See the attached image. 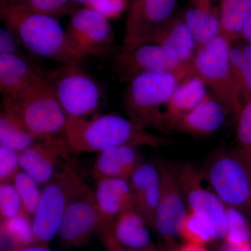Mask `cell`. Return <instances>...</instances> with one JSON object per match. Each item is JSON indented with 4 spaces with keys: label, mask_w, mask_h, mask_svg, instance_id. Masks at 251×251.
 <instances>
[{
    "label": "cell",
    "mask_w": 251,
    "mask_h": 251,
    "mask_svg": "<svg viewBox=\"0 0 251 251\" xmlns=\"http://www.w3.org/2000/svg\"><path fill=\"white\" fill-rule=\"evenodd\" d=\"M205 84L199 77L192 76L178 84L167 103L166 115L168 128L172 123L201 103L206 97Z\"/></svg>",
    "instance_id": "23"
},
{
    "label": "cell",
    "mask_w": 251,
    "mask_h": 251,
    "mask_svg": "<svg viewBox=\"0 0 251 251\" xmlns=\"http://www.w3.org/2000/svg\"><path fill=\"white\" fill-rule=\"evenodd\" d=\"M9 251H51L48 248L44 246H36V247H28L25 248H14Z\"/></svg>",
    "instance_id": "41"
},
{
    "label": "cell",
    "mask_w": 251,
    "mask_h": 251,
    "mask_svg": "<svg viewBox=\"0 0 251 251\" xmlns=\"http://www.w3.org/2000/svg\"><path fill=\"white\" fill-rule=\"evenodd\" d=\"M1 234L14 248L31 247L36 242L33 220L23 211L19 215L1 221Z\"/></svg>",
    "instance_id": "27"
},
{
    "label": "cell",
    "mask_w": 251,
    "mask_h": 251,
    "mask_svg": "<svg viewBox=\"0 0 251 251\" xmlns=\"http://www.w3.org/2000/svg\"><path fill=\"white\" fill-rule=\"evenodd\" d=\"M78 176L75 170L64 163L60 171L45 185L33 218L36 243L41 246L47 245L59 233Z\"/></svg>",
    "instance_id": "7"
},
{
    "label": "cell",
    "mask_w": 251,
    "mask_h": 251,
    "mask_svg": "<svg viewBox=\"0 0 251 251\" xmlns=\"http://www.w3.org/2000/svg\"><path fill=\"white\" fill-rule=\"evenodd\" d=\"M242 38L251 45V15L243 29Z\"/></svg>",
    "instance_id": "40"
},
{
    "label": "cell",
    "mask_w": 251,
    "mask_h": 251,
    "mask_svg": "<svg viewBox=\"0 0 251 251\" xmlns=\"http://www.w3.org/2000/svg\"><path fill=\"white\" fill-rule=\"evenodd\" d=\"M128 4V0H95L91 9L103 14L108 19H115L121 16Z\"/></svg>",
    "instance_id": "37"
},
{
    "label": "cell",
    "mask_w": 251,
    "mask_h": 251,
    "mask_svg": "<svg viewBox=\"0 0 251 251\" xmlns=\"http://www.w3.org/2000/svg\"><path fill=\"white\" fill-rule=\"evenodd\" d=\"M13 182L21 197L25 212L33 220L42 193L39 184L23 170L18 173Z\"/></svg>",
    "instance_id": "31"
},
{
    "label": "cell",
    "mask_w": 251,
    "mask_h": 251,
    "mask_svg": "<svg viewBox=\"0 0 251 251\" xmlns=\"http://www.w3.org/2000/svg\"><path fill=\"white\" fill-rule=\"evenodd\" d=\"M131 251H159L156 249L152 244L151 245L148 246V247L144 248L143 249H140V250Z\"/></svg>",
    "instance_id": "46"
},
{
    "label": "cell",
    "mask_w": 251,
    "mask_h": 251,
    "mask_svg": "<svg viewBox=\"0 0 251 251\" xmlns=\"http://www.w3.org/2000/svg\"><path fill=\"white\" fill-rule=\"evenodd\" d=\"M206 179L226 206L251 210V170L237 153L221 152L206 166Z\"/></svg>",
    "instance_id": "6"
},
{
    "label": "cell",
    "mask_w": 251,
    "mask_h": 251,
    "mask_svg": "<svg viewBox=\"0 0 251 251\" xmlns=\"http://www.w3.org/2000/svg\"><path fill=\"white\" fill-rule=\"evenodd\" d=\"M179 237L185 242L206 246L214 240L212 232L205 220L188 209L179 231Z\"/></svg>",
    "instance_id": "30"
},
{
    "label": "cell",
    "mask_w": 251,
    "mask_h": 251,
    "mask_svg": "<svg viewBox=\"0 0 251 251\" xmlns=\"http://www.w3.org/2000/svg\"><path fill=\"white\" fill-rule=\"evenodd\" d=\"M44 138L31 134L13 117L1 110L0 114V145L20 153Z\"/></svg>",
    "instance_id": "26"
},
{
    "label": "cell",
    "mask_w": 251,
    "mask_h": 251,
    "mask_svg": "<svg viewBox=\"0 0 251 251\" xmlns=\"http://www.w3.org/2000/svg\"><path fill=\"white\" fill-rule=\"evenodd\" d=\"M1 110L39 138L58 136L67 125V114L47 77L22 97H3Z\"/></svg>",
    "instance_id": "3"
},
{
    "label": "cell",
    "mask_w": 251,
    "mask_h": 251,
    "mask_svg": "<svg viewBox=\"0 0 251 251\" xmlns=\"http://www.w3.org/2000/svg\"><path fill=\"white\" fill-rule=\"evenodd\" d=\"M251 15V0H222L221 32L232 42L242 38V31Z\"/></svg>",
    "instance_id": "25"
},
{
    "label": "cell",
    "mask_w": 251,
    "mask_h": 251,
    "mask_svg": "<svg viewBox=\"0 0 251 251\" xmlns=\"http://www.w3.org/2000/svg\"><path fill=\"white\" fill-rule=\"evenodd\" d=\"M243 59L235 74V82L239 88L244 105L251 100V45L247 44L241 46Z\"/></svg>",
    "instance_id": "34"
},
{
    "label": "cell",
    "mask_w": 251,
    "mask_h": 251,
    "mask_svg": "<svg viewBox=\"0 0 251 251\" xmlns=\"http://www.w3.org/2000/svg\"><path fill=\"white\" fill-rule=\"evenodd\" d=\"M227 207V231L225 244L237 247L251 246V227L244 213L234 207Z\"/></svg>",
    "instance_id": "28"
},
{
    "label": "cell",
    "mask_w": 251,
    "mask_h": 251,
    "mask_svg": "<svg viewBox=\"0 0 251 251\" xmlns=\"http://www.w3.org/2000/svg\"><path fill=\"white\" fill-rule=\"evenodd\" d=\"M226 110L221 103L206 94L196 108L172 123L171 129L193 136H204L216 131L224 124Z\"/></svg>",
    "instance_id": "19"
},
{
    "label": "cell",
    "mask_w": 251,
    "mask_h": 251,
    "mask_svg": "<svg viewBox=\"0 0 251 251\" xmlns=\"http://www.w3.org/2000/svg\"><path fill=\"white\" fill-rule=\"evenodd\" d=\"M47 77L30 59L0 54V92L3 97L20 98Z\"/></svg>",
    "instance_id": "16"
},
{
    "label": "cell",
    "mask_w": 251,
    "mask_h": 251,
    "mask_svg": "<svg viewBox=\"0 0 251 251\" xmlns=\"http://www.w3.org/2000/svg\"><path fill=\"white\" fill-rule=\"evenodd\" d=\"M184 21L198 49L206 46L221 34V21L211 9L205 10L194 6L186 11Z\"/></svg>",
    "instance_id": "24"
},
{
    "label": "cell",
    "mask_w": 251,
    "mask_h": 251,
    "mask_svg": "<svg viewBox=\"0 0 251 251\" xmlns=\"http://www.w3.org/2000/svg\"><path fill=\"white\" fill-rule=\"evenodd\" d=\"M213 0H195V6L202 9H210Z\"/></svg>",
    "instance_id": "42"
},
{
    "label": "cell",
    "mask_w": 251,
    "mask_h": 251,
    "mask_svg": "<svg viewBox=\"0 0 251 251\" xmlns=\"http://www.w3.org/2000/svg\"><path fill=\"white\" fill-rule=\"evenodd\" d=\"M21 169L19 153L0 145V182L11 183Z\"/></svg>",
    "instance_id": "35"
},
{
    "label": "cell",
    "mask_w": 251,
    "mask_h": 251,
    "mask_svg": "<svg viewBox=\"0 0 251 251\" xmlns=\"http://www.w3.org/2000/svg\"><path fill=\"white\" fill-rule=\"evenodd\" d=\"M250 168H251V167H250Z\"/></svg>",
    "instance_id": "48"
},
{
    "label": "cell",
    "mask_w": 251,
    "mask_h": 251,
    "mask_svg": "<svg viewBox=\"0 0 251 251\" xmlns=\"http://www.w3.org/2000/svg\"><path fill=\"white\" fill-rule=\"evenodd\" d=\"M78 5L74 0H23L14 6L55 18L56 16H72L78 9Z\"/></svg>",
    "instance_id": "29"
},
{
    "label": "cell",
    "mask_w": 251,
    "mask_h": 251,
    "mask_svg": "<svg viewBox=\"0 0 251 251\" xmlns=\"http://www.w3.org/2000/svg\"><path fill=\"white\" fill-rule=\"evenodd\" d=\"M67 32L87 55H103L115 41L108 18L97 10L84 7L71 16Z\"/></svg>",
    "instance_id": "13"
},
{
    "label": "cell",
    "mask_w": 251,
    "mask_h": 251,
    "mask_svg": "<svg viewBox=\"0 0 251 251\" xmlns=\"http://www.w3.org/2000/svg\"><path fill=\"white\" fill-rule=\"evenodd\" d=\"M158 168L161 175V193L153 229L171 244L175 237H179L188 209L175 172L164 164L158 165Z\"/></svg>",
    "instance_id": "14"
},
{
    "label": "cell",
    "mask_w": 251,
    "mask_h": 251,
    "mask_svg": "<svg viewBox=\"0 0 251 251\" xmlns=\"http://www.w3.org/2000/svg\"><path fill=\"white\" fill-rule=\"evenodd\" d=\"M149 226L135 209L120 214L111 224V229L117 242L130 251L140 250L151 245Z\"/></svg>",
    "instance_id": "22"
},
{
    "label": "cell",
    "mask_w": 251,
    "mask_h": 251,
    "mask_svg": "<svg viewBox=\"0 0 251 251\" xmlns=\"http://www.w3.org/2000/svg\"><path fill=\"white\" fill-rule=\"evenodd\" d=\"M95 196L104 224H112L122 213L135 209L134 196L128 180H99Z\"/></svg>",
    "instance_id": "20"
},
{
    "label": "cell",
    "mask_w": 251,
    "mask_h": 251,
    "mask_svg": "<svg viewBox=\"0 0 251 251\" xmlns=\"http://www.w3.org/2000/svg\"><path fill=\"white\" fill-rule=\"evenodd\" d=\"M237 153L251 167V100L244 105L238 115Z\"/></svg>",
    "instance_id": "32"
},
{
    "label": "cell",
    "mask_w": 251,
    "mask_h": 251,
    "mask_svg": "<svg viewBox=\"0 0 251 251\" xmlns=\"http://www.w3.org/2000/svg\"><path fill=\"white\" fill-rule=\"evenodd\" d=\"M64 138L71 150L79 152H100L122 145L158 148L170 143L130 119L115 114L100 115L92 120L68 116Z\"/></svg>",
    "instance_id": "2"
},
{
    "label": "cell",
    "mask_w": 251,
    "mask_h": 251,
    "mask_svg": "<svg viewBox=\"0 0 251 251\" xmlns=\"http://www.w3.org/2000/svg\"><path fill=\"white\" fill-rule=\"evenodd\" d=\"M107 251H131L120 245L112 234L111 224L104 225L99 230Z\"/></svg>",
    "instance_id": "38"
},
{
    "label": "cell",
    "mask_w": 251,
    "mask_h": 251,
    "mask_svg": "<svg viewBox=\"0 0 251 251\" xmlns=\"http://www.w3.org/2000/svg\"><path fill=\"white\" fill-rule=\"evenodd\" d=\"M189 210L205 220L214 239H224L227 231V207L213 192L203 187L202 176L193 166L185 164L175 173Z\"/></svg>",
    "instance_id": "11"
},
{
    "label": "cell",
    "mask_w": 251,
    "mask_h": 251,
    "mask_svg": "<svg viewBox=\"0 0 251 251\" xmlns=\"http://www.w3.org/2000/svg\"><path fill=\"white\" fill-rule=\"evenodd\" d=\"M5 27L31 54L66 65L82 67L87 55L75 44L56 18L14 5H0Z\"/></svg>",
    "instance_id": "1"
},
{
    "label": "cell",
    "mask_w": 251,
    "mask_h": 251,
    "mask_svg": "<svg viewBox=\"0 0 251 251\" xmlns=\"http://www.w3.org/2000/svg\"><path fill=\"white\" fill-rule=\"evenodd\" d=\"M177 0H130L122 49L146 44L171 18Z\"/></svg>",
    "instance_id": "12"
},
{
    "label": "cell",
    "mask_w": 251,
    "mask_h": 251,
    "mask_svg": "<svg viewBox=\"0 0 251 251\" xmlns=\"http://www.w3.org/2000/svg\"><path fill=\"white\" fill-rule=\"evenodd\" d=\"M249 251H251V247L250 249H249Z\"/></svg>",
    "instance_id": "47"
},
{
    "label": "cell",
    "mask_w": 251,
    "mask_h": 251,
    "mask_svg": "<svg viewBox=\"0 0 251 251\" xmlns=\"http://www.w3.org/2000/svg\"><path fill=\"white\" fill-rule=\"evenodd\" d=\"M178 84L176 77L168 73L143 72L135 75L128 82L125 96L130 120L146 129L170 133L161 107L168 103Z\"/></svg>",
    "instance_id": "4"
},
{
    "label": "cell",
    "mask_w": 251,
    "mask_h": 251,
    "mask_svg": "<svg viewBox=\"0 0 251 251\" xmlns=\"http://www.w3.org/2000/svg\"><path fill=\"white\" fill-rule=\"evenodd\" d=\"M47 78L68 116L85 117L98 108V83L80 67L62 64L47 74Z\"/></svg>",
    "instance_id": "9"
},
{
    "label": "cell",
    "mask_w": 251,
    "mask_h": 251,
    "mask_svg": "<svg viewBox=\"0 0 251 251\" xmlns=\"http://www.w3.org/2000/svg\"><path fill=\"white\" fill-rule=\"evenodd\" d=\"M128 181L134 196L135 210L143 216L149 227L154 229L161 193V175L158 166L143 162Z\"/></svg>",
    "instance_id": "17"
},
{
    "label": "cell",
    "mask_w": 251,
    "mask_h": 251,
    "mask_svg": "<svg viewBox=\"0 0 251 251\" xmlns=\"http://www.w3.org/2000/svg\"><path fill=\"white\" fill-rule=\"evenodd\" d=\"M230 44L221 34L200 48L193 61V71L194 76L199 77L211 89L226 111L238 117L244 105L236 90L231 72Z\"/></svg>",
    "instance_id": "5"
},
{
    "label": "cell",
    "mask_w": 251,
    "mask_h": 251,
    "mask_svg": "<svg viewBox=\"0 0 251 251\" xmlns=\"http://www.w3.org/2000/svg\"><path fill=\"white\" fill-rule=\"evenodd\" d=\"M24 211L21 197L11 183L0 184V218L1 221L11 219Z\"/></svg>",
    "instance_id": "33"
},
{
    "label": "cell",
    "mask_w": 251,
    "mask_h": 251,
    "mask_svg": "<svg viewBox=\"0 0 251 251\" xmlns=\"http://www.w3.org/2000/svg\"><path fill=\"white\" fill-rule=\"evenodd\" d=\"M143 163L137 148L122 145L112 147L99 152L92 169L94 179H129L135 170Z\"/></svg>",
    "instance_id": "18"
},
{
    "label": "cell",
    "mask_w": 251,
    "mask_h": 251,
    "mask_svg": "<svg viewBox=\"0 0 251 251\" xmlns=\"http://www.w3.org/2000/svg\"><path fill=\"white\" fill-rule=\"evenodd\" d=\"M114 72L122 82H128L143 72L168 73L179 83L194 76L193 64L181 62L171 49L151 44L121 49L115 57Z\"/></svg>",
    "instance_id": "8"
},
{
    "label": "cell",
    "mask_w": 251,
    "mask_h": 251,
    "mask_svg": "<svg viewBox=\"0 0 251 251\" xmlns=\"http://www.w3.org/2000/svg\"><path fill=\"white\" fill-rule=\"evenodd\" d=\"M77 4L82 5L84 7L91 8L95 0H74Z\"/></svg>",
    "instance_id": "44"
},
{
    "label": "cell",
    "mask_w": 251,
    "mask_h": 251,
    "mask_svg": "<svg viewBox=\"0 0 251 251\" xmlns=\"http://www.w3.org/2000/svg\"><path fill=\"white\" fill-rule=\"evenodd\" d=\"M103 225L95 191L79 176L59 231L62 244L69 248L80 247Z\"/></svg>",
    "instance_id": "10"
},
{
    "label": "cell",
    "mask_w": 251,
    "mask_h": 251,
    "mask_svg": "<svg viewBox=\"0 0 251 251\" xmlns=\"http://www.w3.org/2000/svg\"><path fill=\"white\" fill-rule=\"evenodd\" d=\"M71 151L65 138H44L19 153L20 166L38 184L46 185L57 173L59 162L69 159Z\"/></svg>",
    "instance_id": "15"
},
{
    "label": "cell",
    "mask_w": 251,
    "mask_h": 251,
    "mask_svg": "<svg viewBox=\"0 0 251 251\" xmlns=\"http://www.w3.org/2000/svg\"><path fill=\"white\" fill-rule=\"evenodd\" d=\"M147 44L163 46L174 51L181 62L193 64L196 44L186 23L173 18L153 34Z\"/></svg>",
    "instance_id": "21"
},
{
    "label": "cell",
    "mask_w": 251,
    "mask_h": 251,
    "mask_svg": "<svg viewBox=\"0 0 251 251\" xmlns=\"http://www.w3.org/2000/svg\"><path fill=\"white\" fill-rule=\"evenodd\" d=\"M251 247H237L228 245V244H225L224 247H223L222 251H249Z\"/></svg>",
    "instance_id": "43"
},
{
    "label": "cell",
    "mask_w": 251,
    "mask_h": 251,
    "mask_svg": "<svg viewBox=\"0 0 251 251\" xmlns=\"http://www.w3.org/2000/svg\"><path fill=\"white\" fill-rule=\"evenodd\" d=\"M22 46L14 33L8 28H0V54H12L24 58H29L25 52L21 50Z\"/></svg>",
    "instance_id": "36"
},
{
    "label": "cell",
    "mask_w": 251,
    "mask_h": 251,
    "mask_svg": "<svg viewBox=\"0 0 251 251\" xmlns=\"http://www.w3.org/2000/svg\"><path fill=\"white\" fill-rule=\"evenodd\" d=\"M22 1L23 0H0V5H15Z\"/></svg>",
    "instance_id": "45"
},
{
    "label": "cell",
    "mask_w": 251,
    "mask_h": 251,
    "mask_svg": "<svg viewBox=\"0 0 251 251\" xmlns=\"http://www.w3.org/2000/svg\"><path fill=\"white\" fill-rule=\"evenodd\" d=\"M175 251H208L205 246L198 245L191 243L185 242L176 248Z\"/></svg>",
    "instance_id": "39"
}]
</instances>
